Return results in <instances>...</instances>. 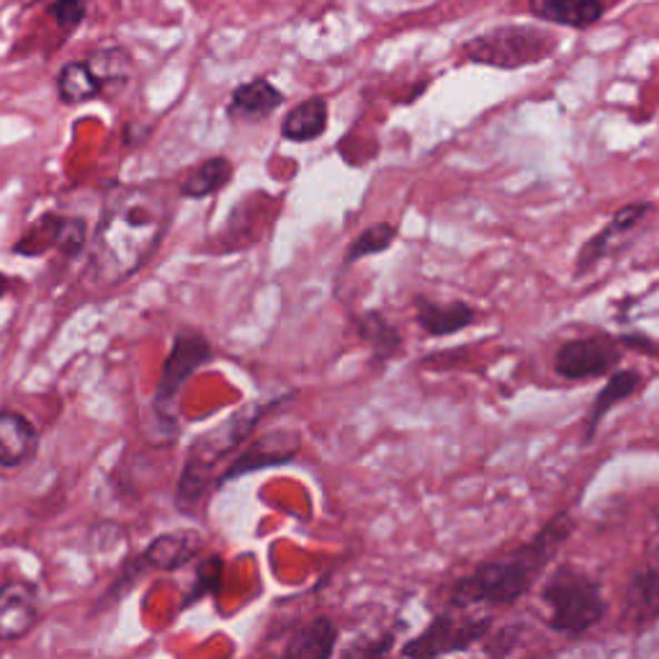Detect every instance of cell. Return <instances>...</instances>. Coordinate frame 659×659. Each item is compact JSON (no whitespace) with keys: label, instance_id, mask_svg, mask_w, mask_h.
Returning a JSON list of instances; mask_svg holds the SVG:
<instances>
[{"label":"cell","instance_id":"10","mask_svg":"<svg viewBox=\"0 0 659 659\" xmlns=\"http://www.w3.org/2000/svg\"><path fill=\"white\" fill-rule=\"evenodd\" d=\"M299 446H302V436L294 433V430H271V433L260 436L256 443H250L248 449L227 467L224 475L217 479V485H224L230 482V479H238L258 469L283 467V463L297 459Z\"/></svg>","mask_w":659,"mask_h":659},{"label":"cell","instance_id":"14","mask_svg":"<svg viewBox=\"0 0 659 659\" xmlns=\"http://www.w3.org/2000/svg\"><path fill=\"white\" fill-rule=\"evenodd\" d=\"M645 387V377L637 369H616L608 373V381L600 387V392L592 400L588 410V420H585V443L596 441V433L600 422L608 418V412L626 400L639 395V389Z\"/></svg>","mask_w":659,"mask_h":659},{"label":"cell","instance_id":"21","mask_svg":"<svg viewBox=\"0 0 659 659\" xmlns=\"http://www.w3.org/2000/svg\"><path fill=\"white\" fill-rule=\"evenodd\" d=\"M201 547L203 541L197 533H162L144 551V561L158 569H178L191 557H197Z\"/></svg>","mask_w":659,"mask_h":659},{"label":"cell","instance_id":"6","mask_svg":"<svg viewBox=\"0 0 659 659\" xmlns=\"http://www.w3.org/2000/svg\"><path fill=\"white\" fill-rule=\"evenodd\" d=\"M492 616H457L443 610L436 613L426 629L418 637H412L402 645V657L410 659H433L443 655L469 652L477 645H482L487 633L492 631Z\"/></svg>","mask_w":659,"mask_h":659},{"label":"cell","instance_id":"4","mask_svg":"<svg viewBox=\"0 0 659 659\" xmlns=\"http://www.w3.org/2000/svg\"><path fill=\"white\" fill-rule=\"evenodd\" d=\"M281 405V402H271V405H250L246 410L234 412L230 420L222 422L217 430H211L209 436L199 438L193 443L189 463H186L183 477H181V487H178V502L183 500H199L203 495V487H207V477L209 471L214 469L217 461H222L227 453L238 449V446L246 441V438L253 433V428L263 418L266 410Z\"/></svg>","mask_w":659,"mask_h":659},{"label":"cell","instance_id":"8","mask_svg":"<svg viewBox=\"0 0 659 659\" xmlns=\"http://www.w3.org/2000/svg\"><path fill=\"white\" fill-rule=\"evenodd\" d=\"M211 358V346L201 336H178L162 366L158 389H154V412L162 420H173L176 400L186 381Z\"/></svg>","mask_w":659,"mask_h":659},{"label":"cell","instance_id":"11","mask_svg":"<svg viewBox=\"0 0 659 659\" xmlns=\"http://www.w3.org/2000/svg\"><path fill=\"white\" fill-rule=\"evenodd\" d=\"M412 309L415 324H418L428 338L457 336V332L475 328L479 322V309L469 302H461V299H453V302H436V299L430 297L415 294Z\"/></svg>","mask_w":659,"mask_h":659},{"label":"cell","instance_id":"1","mask_svg":"<svg viewBox=\"0 0 659 659\" xmlns=\"http://www.w3.org/2000/svg\"><path fill=\"white\" fill-rule=\"evenodd\" d=\"M173 214V201L162 186H129L106 203L96 230L88 281L113 289L132 279L158 250Z\"/></svg>","mask_w":659,"mask_h":659},{"label":"cell","instance_id":"27","mask_svg":"<svg viewBox=\"0 0 659 659\" xmlns=\"http://www.w3.org/2000/svg\"><path fill=\"white\" fill-rule=\"evenodd\" d=\"M395 639L397 633L395 631H387L385 637H379L373 641L371 647H351L346 649V657H381V655H389L395 649Z\"/></svg>","mask_w":659,"mask_h":659},{"label":"cell","instance_id":"23","mask_svg":"<svg viewBox=\"0 0 659 659\" xmlns=\"http://www.w3.org/2000/svg\"><path fill=\"white\" fill-rule=\"evenodd\" d=\"M397 238H400V230H397L392 222L369 224L363 232H358L351 240V246L346 248L343 268H351L353 263H358V260H363V258L387 253V250L397 242Z\"/></svg>","mask_w":659,"mask_h":659},{"label":"cell","instance_id":"15","mask_svg":"<svg viewBox=\"0 0 659 659\" xmlns=\"http://www.w3.org/2000/svg\"><path fill=\"white\" fill-rule=\"evenodd\" d=\"M356 336L361 338L363 346H369L371 366H377V369H385L405 348L402 332L387 320L381 309H369V312L356 317Z\"/></svg>","mask_w":659,"mask_h":659},{"label":"cell","instance_id":"25","mask_svg":"<svg viewBox=\"0 0 659 659\" xmlns=\"http://www.w3.org/2000/svg\"><path fill=\"white\" fill-rule=\"evenodd\" d=\"M83 242H86V222H80V219H62L60 242H57V248L68 250L70 256H76L83 250Z\"/></svg>","mask_w":659,"mask_h":659},{"label":"cell","instance_id":"16","mask_svg":"<svg viewBox=\"0 0 659 659\" xmlns=\"http://www.w3.org/2000/svg\"><path fill=\"white\" fill-rule=\"evenodd\" d=\"M39 433L19 412L0 410V467L13 469L34 459Z\"/></svg>","mask_w":659,"mask_h":659},{"label":"cell","instance_id":"17","mask_svg":"<svg viewBox=\"0 0 659 659\" xmlns=\"http://www.w3.org/2000/svg\"><path fill=\"white\" fill-rule=\"evenodd\" d=\"M283 103V93L271 80L256 78L234 88L227 113L238 121H263Z\"/></svg>","mask_w":659,"mask_h":659},{"label":"cell","instance_id":"24","mask_svg":"<svg viewBox=\"0 0 659 659\" xmlns=\"http://www.w3.org/2000/svg\"><path fill=\"white\" fill-rule=\"evenodd\" d=\"M101 80L93 76V70L83 62L64 64L57 76V96L62 103H83L93 96H99Z\"/></svg>","mask_w":659,"mask_h":659},{"label":"cell","instance_id":"7","mask_svg":"<svg viewBox=\"0 0 659 659\" xmlns=\"http://www.w3.org/2000/svg\"><path fill=\"white\" fill-rule=\"evenodd\" d=\"M623 361V346L610 336L569 338L555 351V373L567 381L603 379Z\"/></svg>","mask_w":659,"mask_h":659},{"label":"cell","instance_id":"2","mask_svg":"<svg viewBox=\"0 0 659 659\" xmlns=\"http://www.w3.org/2000/svg\"><path fill=\"white\" fill-rule=\"evenodd\" d=\"M575 533V516L569 510L557 512L543 523L531 541L520 543L510 555L479 561V565L459 577L449 590L451 608L475 606H512L547 572L549 561Z\"/></svg>","mask_w":659,"mask_h":659},{"label":"cell","instance_id":"28","mask_svg":"<svg viewBox=\"0 0 659 659\" xmlns=\"http://www.w3.org/2000/svg\"><path fill=\"white\" fill-rule=\"evenodd\" d=\"M655 528H657V533H659V506L655 508Z\"/></svg>","mask_w":659,"mask_h":659},{"label":"cell","instance_id":"9","mask_svg":"<svg viewBox=\"0 0 659 659\" xmlns=\"http://www.w3.org/2000/svg\"><path fill=\"white\" fill-rule=\"evenodd\" d=\"M652 211H655L652 201L623 203V207L608 219V224L603 227V230L592 234V238L580 248V253H577V260H575V276H577V279H580V276H585V273H590L592 268L600 263V260L613 256L618 250L616 240H621V238H626V234H631L641 222H645L649 214H652Z\"/></svg>","mask_w":659,"mask_h":659},{"label":"cell","instance_id":"3","mask_svg":"<svg viewBox=\"0 0 659 659\" xmlns=\"http://www.w3.org/2000/svg\"><path fill=\"white\" fill-rule=\"evenodd\" d=\"M541 603L549 608V629L567 639H577L592 631L603 623L608 613L603 585L588 569L577 565H559L551 569L541 585Z\"/></svg>","mask_w":659,"mask_h":659},{"label":"cell","instance_id":"22","mask_svg":"<svg viewBox=\"0 0 659 659\" xmlns=\"http://www.w3.org/2000/svg\"><path fill=\"white\" fill-rule=\"evenodd\" d=\"M234 166L227 158H209L199 162L181 183V197L186 199H207L211 193L222 191L232 181Z\"/></svg>","mask_w":659,"mask_h":659},{"label":"cell","instance_id":"5","mask_svg":"<svg viewBox=\"0 0 659 659\" xmlns=\"http://www.w3.org/2000/svg\"><path fill=\"white\" fill-rule=\"evenodd\" d=\"M555 50L557 37L547 34V31L536 27H500L469 39L461 52L469 62L500 70H518L547 60Z\"/></svg>","mask_w":659,"mask_h":659},{"label":"cell","instance_id":"26","mask_svg":"<svg viewBox=\"0 0 659 659\" xmlns=\"http://www.w3.org/2000/svg\"><path fill=\"white\" fill-rule=\"evenodd\" d=\"M52 16L62 29L78 27L80 19L86 16V0H54Z\"/></svg>","mask_w":659,"mask_h":659},{"label":"cell","instance_id":"19","mask_svg":"<svg viewBox=\"0 0 659 659\" xmlns=\"http://www.w3.org/2000/svg\"><path fill=\"white\" fill-rule=\"evenodd\" d=\"M330 121V109L328 101L322 96H312L302 103H297L287 117L281 121V137L287 142L307 144L320 140V137L328 132Z\"/></svg>","mask_w":659,"mask_h":659},{"label":"cell","instance_id":"13","mask_svg":"<svg viewBox=\"0 0 659 659\" xmlns=\"http://www.w3.org/2000/svg\"><path fill=\"white\" fill-rule=\"evenodd\" d=\"M659 618V567L647 561L626 580L623 623L629 629H647Z\"/></svg>","mask_w":659,"mask_h":659},{"label":"cell","instance_id":"18","mask_svg":"<svg viewBox=\"0 0 659 659\" xmlns=\"http://www.w3.org/2000/svg\"><path fill=\"white\" fill-rule=\"evenodd\" d=\"M338 626L330 616H317L289 639L283 657L291 659H328L338 649Z\"/></svg>","mask_w":659,"mask_h":659},{"label":"cell","instance_id":"12","mask_svg":"<svg viewBox=\"0 0 659 659\" xmlns=\"http://www.w3.org/2000/svg\"><path fill=\"white\" fill-rule=\"evenodd\" d=\"M39 621L37 588L27 580L0 585V641H19Z\"/></svg>","mask_w":659,"mask_h":659},{"label":"cell","instance_id":"20","mask_svg":"<svg viewBox=\"0 0 659 659\" xmlns=\"http://www.w3.org/2000/svg\"><path fill=\"white\" fill-rule=\"evenodd\" d=\"M541 21L569 29H588L603 19V0H528Z\"/></svg>","mask_w":659,"mask_h":659}]
</instances>
